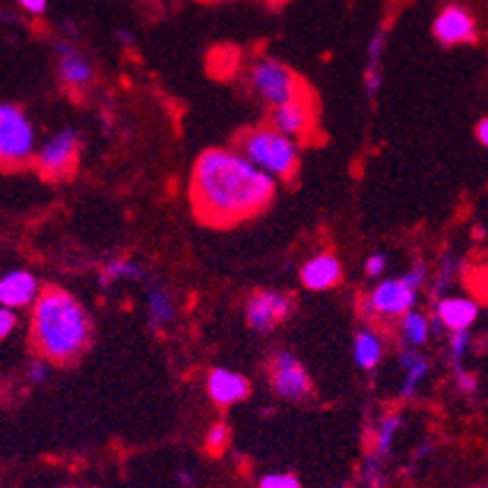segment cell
<instances>
[{
    "label": "cell",
    "instance_id": "cell-35",
    "mask_svg": "<svg viewBox=\"0 0 488 488\" xmlns=\"http://www.w3.org/2000/svg\"><path fill=\"white\" fill-rule=\"evenodd\" d=\"M430 450H433V447H430V443H420L416 447V452H413V462H420V460H423V457H427V454H430Z\"/></svg>",
    "mask_w": 488,
    "mask_h": 488
},
{
    "label": "cell",
    "instance_id": "cell-38",
    "mask_svg": "<svg viewBox=\"0 0 488 488\" xmlns=\"http://www.w3.org/2000/svg\"><path fill=\"white\" fill-rule=\"evenodd\" d=\"M265 3H270V5H282V3H287V0H265Z\"/></svg>",
    "mask_w": 488,
    "mask_h": 488
},
{
    "label": "cell",
    "instance_id": "cell-32",
    "mask_svg": "<svg viewBox=\"0 0 488 488\" xmlns=\"http://www.w3.org/2000/svg\"><path fill=\"white\" fill-rule=\"evenodd\" d=\"M454 382H457V386H460V391H462V394H474V391L479 389V382H476V377H474L471 372H467L464 367L454 370Z\"/></svg>",
    "mask_w": 488,
    "mask_h": 488
},
{
    "label": "cell",
    "instance_id": "cell-17",
    "mask_svg": "<svg viewBox=\"0 0 488 488\" xmlns=\"http://www.w3.org/2000/svg\"><path fill=\"white\" fill-rule=\"evenodd\" d=\"M399 367V396L403 401H411L418 394V389H420V384L426 382L427 374H430V360H427V355H423V350H416V347H401Z\"/></svg>",
    "mask_w": 488,
    "mask_h": 488
},
{
    "label": "cell",
    "instance_id": "cell-28",
    "mask_svg": "<svg viewBox=\"0 0 488 488\" xmlns=\"http://www.w3.org/2000/svg\"><path fill=\"white\" fill-rule=\"evenodd\" d=\"M27 382L32 384V386H45L49 382V377H52V367H49V360L45 357H37L32 362L27 364Z\"/></svg>",
    "mask_w": 488,
    "mask_h": 488
},
{
    "label": "cell",
    "instance_id": "cell-27",
    "mask_svg": "<svg viewBox=\"0 0 488 488\" xmlns=\"http://www.w3.org/2000/svg\"><path fill=\"white\" fill-rule=\"evenodd\" d=\"M229 440H232V430L226 423H214L209 430H207L205 447L212 454H222L226 447H229Z\"/></svg>",
    "mask_w": 488,
    "mask_h": 488
},
{
    "label": "cell",
    "instance_id": "cell-4",
    "mask_svg": "<svg viewBox=\"0 0 488 488\" xmlns=\"http://www.w3.org/2000/svg\"><path fill=\"white\" fill-rule=\"evenodd\" d=\"M39 142L32 119L20 105L3 102L0 107V159L8 168H20L37 159Z\"/></svg>",
    "mask_w": 488,
    "mask_h": 488
},
{
    "label": "cell",
    "instance_id": "cell-16",
    "mask_svg": "<svg viewBox=\"0 0 488 488\" xmlns=\"http://www.w3.org/2000/svg\"><path fill=\"white\" fill-rule=\"evenodd\" d=\"M270 125L275 126L277 132H282L289 139H302L311 132V107L304 98H297L287 105H280L272 110L270 115Z\"/></svg>",
    "mask_w": 488,
    "mask_h": 488
},
{
    "label": "cell",
    "instance_id": "cell-13",
    "mask_svg": "<svg viewBox=\"0 0 488 488\" xmlns=\"http://www.w3.org/2000/svg\"><path fill=\"white\" fill-rule=\"evenodd\" d=\"M433 35L440 45H467L476 37V20L464 5H444L433 22Z\"/></svg>",
    "mask_w": 488,
    "mask_h": 488
},
{
    "label": "cell",
    "instance_id": "cell-30",
    "mask_svg": "<svg viewBox=\"0 0 488 488\" xmlns=\"http://www.w3.org/2000/svg\"><path fill=\"white\" fill-rule=\"evenodd\" d=\"M384 270H386V256L384 253H372V256L364 257V275L367 277L377 280V277L384 275Z\"/></svg>",
    "mask_w": 488,
    "mask_h": 488
},
{
    "label": "cell",
    "instance_id": "cell-5",
    "mask_svg": "<svg viewBox=\"0 0 488 488\" xmlns=\"http://www.w3.org/2000/svg\"><path fill=\"white\" fill-rule=\"evenodd\" d=\"M250 90L256 93L257 98L263 100L265 105L272 110L280 105H287L292 100L302 98V83L294 76V71L282 63L280 59L272 56H260L253 61L248 71Z\"/></svg>",
    "mask_w": 488,
    "mask_h": 488
},
{
    "label": "cell",
    "instance_id": "cell-19",
    "mask_svg": "<svg viewBox=\"0 0 488 488\" xmlns=\"http://www.w3.org/2000/svg\"><path fill=\"white\" fill-rule=\"evenodd\" d=\"M384 52H386V32L377 29L367 42V63H364V90L370 98H374L384 85Z\"/></svg>",
    "mask_w": 488,
    "mask_h": 488
},
{
    "label": "cell",
    "instance_id": "cell-2",
    "mask_svg": "<svg viewBox=\"0 0 488 488\" xmlns=\"http://www.w3.org/2000/svg\"><path fill=\"white\" fill-rule=\"evenodd\" d=\"M32 343L53 364H71L90 346L93 321L85 306L61 287H49L32 306Z\"/></svg>",
    "mask_w": 488,
    "mask_h": 488
},
{
    "label": "cell",
    "instance_id": "cell-34",
    "mask_svg": "<svg viewBox=\"0 0 488 488\" xmlns=\"http://www.w3.org/2000/svg\"><path fill=\"white\" fill-rule=\"evenodd\" d=\"M476 139H479L481 146L488 149V117H484L479 125H476Z\"/></svg>",
    "mask_w": 488,
    "mask_h": 488
},
{
    "label": "cell",
    "instance_id": "cell-15",
    "mask_svg": "<svg viewBox=\"0 0 488 488\" xmlns=\"http://www.w3.org/2000/svg\"><path fill=\"white\" fill-rule=\"evenodd\" d=\"M299 280L309 292H326L343 282V265L333 253H319L304 263Z\"/></svg>",
    "mask_w": 488,
    "mask_h": 488
},
{
    "label": "cell",
    "instance_id": "cell-37",
    "mask_svg": "<svg viewBox=\"0 0 488 488\" xmlns=\"http://www.w3.org/2000/svg\"><path fill=\"white\" fill-rule=\"evenodd\" d=\"M117 39H119V45L125 46V49H132L134 46L132 32H126V29H119V32H117Z\"/></svg>",
    "mask_w": 488,
    "mask_h": 488
},
{
    "label": "cell",
    "instance_id": "cell-12",
    "mask_svg": "<svg viewBox=\"0 0 488 488\" xmlns=\"http://www.w3.org/2000/svg\"><path fill=\"white\" fill-rule=\"evenodd\" d=\"M42 284L37 280L35 272L29 270H10L5 275L0 277V304L5 309L20 311L27 309V306H35L42 297Z\"/></svg>",
    "mask_w": 488,
    "mask_h": 488
},
{
    "label": "cell",
    "instance_id": "cell-25",
    "mask_svg": "<svg viewBox=\"0 0 488 488\" xmlns=\"http://www.w3.org/2000/svg\"><path fill=\"white\" fill-rule=\"evenodd\" d=\"M454 275H457V260L450 256H444L440 260V267H437V275L433 280V297L435 299H444L447 297V289L450 284L454 282Z\"/></svg>",
    "mask_w": 488,
    "mask_h": 488
},
{
    "label": "cell",
    "instance_id": "cell-8",
    "mask_svg": "<svg viewBox=\"0 0 488 488\" xmlns=\"http://www.w3.org/2000/svg\"><path fill=\"white\" fill-rule=\"evenodd\" d=\"M270 384L284 401H304L311 396V374L299 357L289 350H277L270 357Z\"/></svg>",
    "mask_w": 488,
    "mask_h": 488
},
{
    "label": "cell",
    "instance_id": "cell-11",
    "mask_svg": "<svg viewBox=\"0 0 488 488\" xmlns=\"http://www.w3.org/2000/svg\"><path fill=\"white\" fill-rule=\"evenodd\" d=\"M479 319V304L469 297H444L437 299L433 309V330L435 333H462L471 330Z\"/></svg>",
    "mask_w": 488,
    "mask_h": 488
},
{
    "label": "cell",
    "instance_id": "cell-21",
    "mask_svg": "<svg viewBox=\"0 0 488 488\" xmlns=\"http://www.w3.org/2000/svg\"><path fill=\"white\" fill-rule=\"evenodd\" d=\"M353 357H355L357 367L364 372L377 370L384 360V338L370 326H364L355 336V343H353Z\"/></svg>",
    "mask_w": 488,
    "mask_h": 488
},
{
    "label": "cell",
    "instance_id": "cell-3",
    "mask_svg": "<svg viewBox=\"0 0 488 488\" xmlns=\"http://www.w3.org/2000/svg\"><path fill=\"white\" fill-rule=\"evenodd\" d=\"M239 151L275 180H289L299 168V142L277 132L272 125L253 126L240 136Z\"/></svg>",
    "mask_w": 488,
    "mask_h": 488
},
{
    "label": "cell",
    "instance_id": "cell-14",
    "mask_svg": "<svg viewBox=\"0 0 488 488\" xmlns=\"http://www.w3.org/2000/svg\"><path fill=\"white\" fill-rule=\"evenodd\" d=\"M207 394L219 409H232L250 396V382L240 372L214 367L207 374Z\"/></svg>",
    "mask_w": 488,
    "mask_h": 488
},
{
    "label": "cell",
    "instance_id": "cell-36",
    "mask_svg": "<svg viewBox=\"0 0 488 488\" xmlns=\"http://www.w3.org/2000/svg\"><path fill=\"white\" fill-rule=\"evenodd\" d=\"M178 481H180V486H192V484H195V474H192L190 469H180Z\"/></svg>",
    "mask_w": 488,
    "mask_h": 488
},
{
    "label": "cell",
    "instance_id": "cell-24",
    "mask_svg": "<svg viewBox=\"0 0 488 488\" xmlns=\"http://www.w3.org/2000/svg\"><path fill=\"white\" fill-rule=\"evenodd\" d=\"M362 484L367 488H382L386 484V460L379 457V454L370 452L362 460Z\"/></svg>",
    "mask_w": 488,
    "mask_h": 488
},
{
    "label": "cell",
    "instance_id": "cell-39",
    "mask_svg": "<svg viewBox=\"0 0 488 488\" xmlns=\"http://www.w3.org/2000/svg\"><path fill=\"white\" fill-rule=\"evenodd\" d=\"M469 488H479V486H469Z\"/></svg>",
    "mask_w": 488,
    "mask_h": 488
},
{
    "label": "cell",
    "instance_id": "cell-29",
    "mask_svg": "<svg viewBox=\"0 0 488 488\" xmlns=\"http://www.w3.org/2000/svg\"><path fill=\"white\" fill-rule=\"evenodd\" d=\"M260 488H302L299 479L294 474H287V471H272V474H265L260 479Z\"/></svg>",
    "mask_w": 488,
    "mask_h": 488
},
{
    "label": "cell",
    "instance_id": "cell-6",
    "mask_svg": "<svg viewBox=\"0 0 488 488\" xmlns=\"http://www.w3.org/2000/svg\"><path fill=\"white\" fill-rule=\"evenodd\" d=\"M420 289L406 280V277H389L374 284L370 294L364 297L362 313L370 319H401L409 311L416 309Z\"/></svg>",
    "mask_w": 488,
    "mask_h": 488
},
{
    "label": "cell",
    "instance_id": "cell-31",
    "mask_svg": "<svg viewBox=\"0 0 488 488\" xmlns=\"http://www.w3.org/2000/svg\"><path fill=\"white\" fill-rule=\"evenodd\" d=\"M18 323H20L18 311L0 306V338H3V340H5L12 330L18 329Z\"/></svg>",
    "mask_w": 488,
    "mask_h": 488
},
{
    "label": "cell",
    "instance_id": "cell-33",
    "mask_svg": "<svg viewBox=\"0 0 488 488\" xmlns=\"http://www.w3.org/2000/svg\"><path fill=\"white\" fill-rule=\"evenodd\" d=\"M15 3L25 10L27 15H35V18L45 15L46 5H49V0H15Z\"/></svg>",
    "mask_w": 488,
    "mask_h": 488
},
{
    "label": "cell",
    "instance_id": "cell-9",
    "mask_svg": "<svg viewBox=\"0 0 488 488\" xmlns=\"http://www.w3.org/2000/svg\"><path fill=\"white\" fill-rule=\"evenodd\" d=\"M294 299L287 292L280 289H260L250 294L246 302V323L250 330H256L260 336L272 333L277 326H282L284 321L292 316Z\"/></svg>",
    "mask_w": 488,
    "mask_h": 488
},
{
    "label": "cell",
    "instance_id": "cell-20",
    "mask_svg": "<svg viewBox=\"0 0 488 488\" xmlns=\"http://www.w3.org/2000/svg\"><path fill=\"white\" fill-rule=\"evenodd\" d=\"M433 316H427L423 311H409L406 316L399 319V343L401 347H416L423 350L430 336H433Z\"/></svg>",
    "mask_w": 488,
    "mask_h": 488
},
{
    "label": "cell",
    "instance_id": "cell-18",
    "mask_svg": "<svg viewBox=\"0 0 488 488\" xmlns=\"http://www.w3.org/2000/svg\"><path fill=\"white\" fill-rule=\"evenodd\" d=\"M178 316V304L175 297L166 284L153 282L146 289V319L153 330L168 329L170 323Z\"/></svg>",
    "mask_w": 488,
    "mask_h": 488
},
{
    "label": "cell",
    "instance_id": "cell-1",
    "mask_svg": "<svg viewBox=\"0 0 488 488\" xmlns=\"http://www.w3.org/2000/svg\"><path fill=\"white\" fill-rule=\"evenodd\" d=\"M277 180L256 168L239 149H207L192 168V205L205 222L232 226L263 212Z\"/></svg>",
    "mask_w": 488,
    "mask_h": 488
},
{
    "label": "cell",
    "instance_id": "cell-22",
    "mask_svg": "<svg viewBox=\"0 0 488 488\" xmlns=\"http://www.w3.org/2000/svg\"><path fill=\"white\" fill-rule=\"evenodd\" d=\"M143 280H146V267L134 257H112L110 263L102 265V272H100L102 284L143 282Z\"/></svg>",
    "mask_w": 488,
    "mask_h": 488
},
{
    "label": "cell",
    "instance_id": "cell-7",
    "mask_svg": "<svg viewBox=\"0 0 488 488\" xmlns=\"http://www.w3.org/2000/svg\"><path fill=\"white\" fill-rule=\"evenodd\" d=\"M80 151V136L73 126H63L59 132H53L52 136H46L45 142L39 143L37 151V168L45 173L46 178H63L69 175L78 160Z\"/></svg>",
    "mask_w": 488,
    "mask_h": 488
},
{
    "label": "cell",
    "instance_id": "cell-10",
    "mask_svg": "<svg viewBox=\"0 0 488 488\" xmlns=\"http://www.w3.org/2000/svg\"><path fill=\"white\" fill-rule=\"evenodd\" d=\"M53 52H56V71L59 80L71 93L85 90L95 80V66L88 59V53L83 52L73 39H56L53 42Z\"/></svg>",
    "mask_w": 488,
    "mask_h": 488
},
{
    "label": "cell",
    "instance_id": "cell-26",
    "mask_svg": "<svg viewBox=\"0 0 488 488\" xmlns=\"http://www.w3.org/2000/svg\"><path fill=\"white\" fill-rule=\"evenodd\" d=\"M471 347V330H462V333H450V343H447V353H450V362L452 370L464 367V360L469 355Z\"/></svg>",
    "mask_w": 488,
    "mask_h": 488
},
{
    "label": "cell",
    "instance_id": "cell-23",
    "mask_svg": "<svg viewBox=\"0 0 488 488\" xmlns=\"http://www.w3.org/2000/svg\"><path fill=\"white\" fill-rule=\"evenodd\" d=\"M403 427V418L399 413H386L377 420V427H374L372 437V452L389 460L391 450H394V443H396V435Z\"/></svg>",
    "mask_w": 488,
    "mask_h": 488
}]
</instances>
